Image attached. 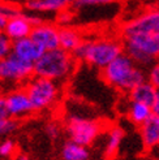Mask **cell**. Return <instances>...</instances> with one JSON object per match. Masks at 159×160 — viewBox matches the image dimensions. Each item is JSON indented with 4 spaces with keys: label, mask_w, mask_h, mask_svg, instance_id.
<instances>
[{
    "label": "cell",
    "mask_w": 159,
    "mask_h": 160,
    "mask_svg": "<svg viewBox=\"0 0 159 160\" xmlns=\"http://www.w3.org/2000/svg\"><path fill=\"white\" fill-rule=\"evenodd\" d=\"M72 20H73V13L70 12L68 8L58 13V23H60V25H67V23H69Z\"/></svg>",
    "instance_id": "cell-27"
},
{
    "label": "cell",
    "mask_w": 159,
    "mask_h": 160,
    "mask_svg": "<svg viewBox=\"0 0 159 160\" xmlns=\"http://www.w3.org/2000/svg\"><path fill=\"white\" fill-rule=\"evenodd\" d=\"M30 38L42 47L44 51L60 47V28L51 22H41L31 30Z\"/></svg>",
    "instance_id": "cell-11"
},
{
    "label": "cell",
    "mask_w": 159,
    "mask_h": 160,
    "mask_svg": "<svg viewBox=\"0 0 159 160\" xmlns=\"http://www.w3.org/2000/svg\"><path fill=\"white\" fill-rule=\"evenodd\" d=\"M116 0H77L73 3V8L76 9H81V8H90V7H103L114 4Z\"/></svg>",
    "instance_id": "cell-21"
},
{
    "label": "cell",
    "mask_w": 159,
    "mask_h": 160,
    "mask_svg": "<svg viewBox=\"0 0 159 160\" xmlns=\"http://www.w3.org/2000/svg\"><path fill=\"white\" fill-rule=\"evenodd\" d=\"M77 61L78 60L72 52H68L60 47L44 51L34 64V76L63 82L73 74Z\"/></svg>",
    "instance_id": "cell-3"
},
{
    "label": "cell",
    "mask_w": 159,
    "mask_h": 160,
    "mask_svg": "<svg viewBox=\"0 0 159 160\" xmlns=\"http://www.w3.org/2000/svg\"><path fill=\"white\" fill-rule=\"evenodd\" d=\"M5 99H7V107L9 116L13 118L22 120L35 113L33 103H31L29 94L26 92L23 86H17L9 90L5 94Z\"/></svg>",
    "instance_id": "cell-9"
},
{
    "label": "cell",
    "mask_w": 159,
    "mask_h": 160,
    "mask_svg": "<svg viewBox=\"0 0 159 160\" xmlns=\"http://www.w3.org/2000/svg\"><path fill=\"white\" fill-rule=\"evenodd\" d=\"M124 53L144 69L159 59V33H141L123 37Z\"/></svg>",
    "instance_id": "cell-4"
},
{
    "label": "cell",
    "mask_w": 159,
    "mask_h": 160,
    "mask_svg": "<svg viewBox=\"0 0 159 160\" xmlns=\"http://www.w3.org/2000/svg\"><path fill=\"white\" fill-rule=\"evenodd\" d=\"M7 160H14V159H7Z\"/></svg>",
    "instance_id": "cell-34"
},
{
    "label": "cell",
    "mask_w": 159,
    "mask_h": 160,
    "mask_svg": "<svg viewBox=\"0 0 159 160\" xmlns=\"http://www.w3.org/2000/svg\"><path fill=\"white\" fill-rule=\"evenodd\" d=\"M60 156L61 160H89L90 151L87 148V146L80 145L77 142L68 139L61 146Z\"/></svg>",
    "instance_id": "cell-17"
},
{
    "label": "cell",
    "mask_w": 159,
    "mask_h": 160,
    "mask_svg": "<svg viewBox=\"0 0 159 160\" xmlns=\"http://www.w3.org/2000/svg\"><path fill=\"white\" fill-rule=\"evenodd\" d=\"M124 137H125V132L123 130V128L117 125L111 126V129L107 133V142L105 147V156L108 160H112L117 155Z\"/></svg>",
    "instance_id": "cell-19"
},
{
    "label": "cell",
    "mask_w": 159,
    "mask_h": 160,
    "mask_svg": "<svg viewBox=\"0 0 159 160\" xmlns=\"http://www.w3.org/2000/svg\"><path fill=\"white\" fill-rule=\"evenodd\" d=\"M16 151V145L12 139H4L0 142V156L9 159L14 155Z\"/></svg>",
    "instance_id": "cell-23"
},
{
    "label": "cell",
    "mask_w": 159,
    "mask_h": 160,
    "mask_svg": "<svg viewBox=\"0 0 159 160\" xmlns=\"http://www.w3.org/2000/svg\"><path fill=\"white\" fill-rule=\"evenodd\" d=\"M141 33H159V9H150L137 14L136 17L126 21L121 26V37H128Z\"/></svg>",
    "instance_id": "cell-8"
},
{
    "label": "cell",
    "mask_w": 159,
    "mask_h": 160,
    "mask_svg": "<svg viewBox=\"0 0 159 160\" xmlns=\"http://www.w3.org/2000/svg\"><path fill=\"white\" fill-rule=\"evenodd\" d=\"M121 53H124L123 41L115 38H99L84 41L73 52V56L78 61H84L87 65L102 70Z\"/></svg>",
    "instance_id": "cell-2"
},
{
    "label": "cell",
    "mask_w": 159,
    "mask_h": 160,
    "mask_svg": "<svg viewBox=\"0 0 159 160\" xmlns=\"http://www.w3.org/2000/svg\"><path fill=\"white\" fill-rule=\"evenodd\" d=\"M12 52L14 55H17L18 58H21L22 60L35 64V61L43 55L44 50L34 39L28 37V38L18 39V41H14L12 43Z\"/></svg>",
    "instance_id": "cell-12"
},
{
    "label": "cell",
    "mask_w": 159,
    "mask_h": 160,
    "mask_svg": "<svg viewBox=\"0 0 159 160\" xmlns=\"http://www.w3.org/2000/svg\"><path fill=\"white\" fill-rule=\"evenodd\" d=\"M13 159L14 160H30V158L28 155H25V154H17Z\"/></svg>",
    "instance_id": "cell-31"
},
{
    "label": "cell",
    "mask_w": 159,
    "mask_h": 160,
    "mask_svg": "<svg viewBox=\"0 0 159 160\" xmlns=\"http://www.w3.org/2000/svg\"><path fill=\"white\" fill-rule=\"evenodd\" d=\"M44 132L47 134V137L50 139H58L61 134V126L55 122V121H51V122H47L46 126H44Z\"/></svg>",
    "instance_id": "cell-24"
},
{
    "label": "cell",
    "mask_w": 159,
    "mask_h": 160,
    "mask_svg": "<svg viewBox=\"0 0 159 160\" xmlns=\"http://www.w3.org/2000/svg\"><path fill=\"white\" fill-rule=\"evenodd\" d=\"M9 116L7 107V99H5V94H0V120Z\"/></svg>",
    "instance_id": "cell-28"
},
{
    "label": "cell",
    "mask_w": 159,
    "mask_h": 160,
    "mask_svg": "<svg viewBox=\"0 0 159 160\" xmlns=\"http://www.w3.org/2000/svg\"><path fill=\"white\" fill-rule=\"evenodd\" d=\"M158 61H159V59H158Z\"/></svg>",
    "instance_id": "cell-35"
},
{
    "label": "cell",
    "mask_w": 159,
    "mask_h": 160,
    "mask_svg": "<svg viewBox=\"0 0 159 160\" xmlns=\"http://www.w3.org/2000/svg\"><path fill=\"white\" fill-rule=\"evenodd\" d=\"M7 21H8V18L5 17V16L0 12V29L2 30H4V28H5V23H7Z\"/></svg>",
    "instance_id": "cell-30"
},
{
    "label": "cell",
    "mask_w": 159,
    "mask_h": 160,
    "mask_svg": "<svg viewBox=\"0 0 159 160\" xmlns=\"http://www.w3.org/2000/svg\"><path fill=\"white\" fill-rule=\"evenodd\" d=\"M151 108H153V113L156 115V116H159V90H158V92H156L155 102H154V104L151 106Z\"/></svg>",
    "instance_id": "cell-29"
},
{
    "label": "cell",
    "mask_w": 159,
    "mask_h": 160,
    "mask_svg": "<svg viewBox=\"0 0 159 160\" xmlns=\"http://www.w3.org/2000/svg\"><path fill=\"white\" fill-rule=\"evenodd\" d=\"M147 81L151 82L159 90V61H155L153 65L147 69Z\"/></svg>",
    "instance_id": "cell-25"
},
{
    "label": "cell",
    "mask_w": 159,
    "mask_h": 160,
    "mask_svg": "<svg viewBox=\"0 0 159 160\" xmlns=\"http://www.w3.org/2000/svg\"><path fill=\"white\" fill-rule=\"evenodd\" d=\"M64 129L70 141L84 146H90L102 133L103 125L98 120L81 116H70L67 118Z\"/></svg>",
    "instance_id": "cell-7"
},
{
    "label": "cell",
    "mask_w": 159,
    "mask_h": 160,
    "mask_svg": "<svg viewBox=\"0 0 159 160\" xmlns=\"http://www.w3.org/2000/svg\"><path fill=\"white\" fill-rule=\"evenodd\" d=\"M155 8H158V9H159V0H156V4H155Z\"/></svg>",
    "instance_id": "cell-33"
},
{
    "label": "cell",
    "mask_w": 159,
    "mask_h": 160,
    "mask_svg": "<svg viewBox=\"0 0 159 160\" xmlns=\"http://www.w3.org/2000/svg\"><path fill=\"white\" fill-rule=\"evenodd\" d=\"M84 41L85 39L77 29L69 26L60 28V48L73 53Z\"/></svg>",
    "instance_id": "cell-18"
},
{
    "label": "cell",
    "mask_w": 159,
    "mask_h": 160,
    "mask_svg": "<svg viewBox=\"0 0 159 160\" xmlns=\"http://www.w3.org/2000/svg\"><path fill=\"white\" fill-rule=\"evenodd\" d=\"M149 160H159V156H158V158H156V156H155V158H150Z\"/></svg>",
    "instance_id": "cell-32"
},
{
    "label": "cell",
    "mask_w": 159,
    "mask_h": 160,
    "mask_svg": "<svg viewBox=\"0 0 159 160\" xmlns=\"http://www.w3.org/2000/svg\"><path fill=\"white\" fill-rule=\"evenodd\" d=\"M0 12H2L7 18H11L13 16H17L21 13L20 8L14 7L12 4H8V3H0Z\"/></svg>",
    "instance_id": "cell-26"
},
{
    "label": "cell",
    "mask_w": 159,
    "mask_h": 160,
    "mask_svg": "<svg viewBox=\"0 0 159 160\" xmlns=\"http://www.w3.org/2000/svg\"><path fill=\"white\" fill-rule=\"evenodd\" d=\"M34 76V64L11 52L0 60V83L23 86Z\"/></svg>",
    "instance_id": "cell-6"
},
{
    "label": "cell",
    "mask_w": 159,
    "mask_h": 160,
    "mask_svg": "<svg viewBox=\"0 0 159 160\" xmlns=\"http://www.w3.org/2000/svg\"><path fill=\"white\" fill-rule=\"evenodd\" d=\"M158 89L151 83L149 82L147 79L144 82H141L140 85H137L134 89H132L128 92V98L133 102H138V103H144L147 106H153L155 102V97H156Z\"/></svg>",
    "instance_id": "cell-15"
},
{
    "label": "cell",
    "mask_w": 159,
    "mask_h": 160,
    "mask_svg": "<svg viewBox=\"0 0 159 160\" xmlns=\"http://www.w3.org/2000/svg\"><path fill=\"white\" fill-rule=\"evenodd\" d=\"M12 39L0 29V60L12 52Z\"/></svg>",
    "instance_id": "cell-22"
},
{
    "label": "cell",
    "mask_w": 159,
    "mask_h": 160,
    "mask_svg": "<svg viewBox=\"0 0 159 160\" xmlns=\"http://www.w3.org/2000/svg\"><path fill=\"white\" fill-rule=\"evenodd\" d=\"M43 22L38 16H30V14H22V12L17 16L8 18L4 33L12 39V42L18 41L22 38H28L31 34V30L35 25Z\"/></svg>",
    "instance_id": "cell-10"
},
{
    "label": "cell",
    "mask_w": 159,
    "mask_h": 160,
    "mask_svg": "<svg viewBox=\"0 0 159 160\" xmlns=\"http://www.w3.org/2000/svg\"><path fill=\"white\" fill-rule=\"evenodd\" d=\"M20 128V120L13 118L11 116L4 117L0 120V137H4V135H9L12 133H14Z\"/></svg>",
    "instance_id": "cell-20"
},
{
    "label": "cell",
    "mask_w": 159,
    "mask_h": 160,
    "mask_svg": "<svg viewBox=\"0 0 159 160\" xmlns=\"http://www.w3.org/2000/svg\"><path fill=\"white\" fill-rule=\"evenodd\" d=\"M141 142L146 150H153L159 146V116L153 115L147 121L138 126Z\"/></svg>",
    "instance_id": "cell-13"
},
{
    "label": "cell",
    "mask_w": 159,
    "mask_h": 160,
    "mask_svg": "<svg viewBox=\"0 0 159 160\" xmlns=\"http://www.w3.org/2000/svg\"><path fill=\"white\" fill-rule=\"evenodd\" d=\"M33 103L35 113L44 112L56 104L60 98V85L49 78L33 76L23 85Z\"/></svg>",
    "instance_id": "cell-5"
},
{
    "label": "cell",
    "mask_w": 159,
    "mask_h": 160,
    "mask_svg": "<svg viewBox=\"0 0 159 160\" xmlns=\"http://www.w3.org/2000/svg\"><path fill=\"white\" fill-rule=\"evenodd\" d=\"M70 4V0H26L25 8L30 12H60Z\"/></svg>",
    "instance_id": "cell-16"
},
{
    "label": "cell",
    "mask_w": 159,
    "mask_h": 160,
    "mask_svg": "<svg viewBox=\"0 0 159 160\" xmlns=\"http://www.w3.org/2000/svg\"><path fill=\"white\" fill-rule=\"evenodd\" d=\"M125 113L129 121L136 126H141L154 115L151 106H147V104L138 103V102H133L129 98H128V107H126Z\"/></svg>",
    "instance_id": "cell-14"
},
{
    "label": "cell",
    "mask_w": 159,
    "mask_h": 160,
    "mask_svg": "<svg viewBox=\"0 0 159 160\" xmlns=\"http://www.w3.org/2000/svg\"><path fill=\"white\" fill-rule=\"evenodd\" d=\"M106 83L121 94H128L137 85L147 79L144 68L137 65L126 53H121L112 62L100 70Z\"/></svg>",
    "instance_id": "cell-1"
}]
</instances>
